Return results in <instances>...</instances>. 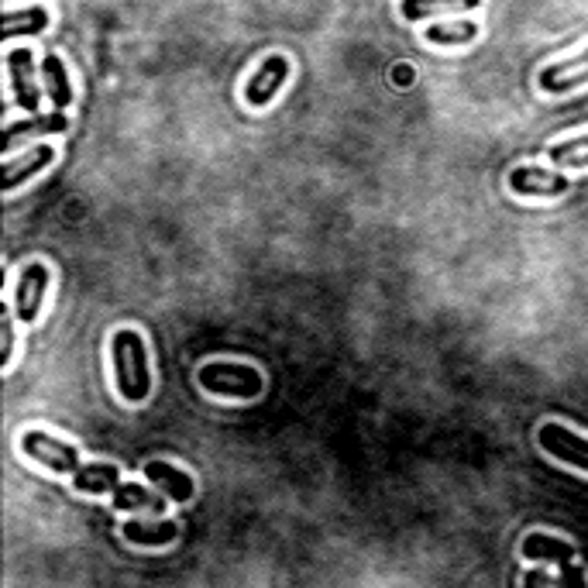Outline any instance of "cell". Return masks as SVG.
Instances as JSON below:
<instances>
[{
  "label": "cell",
  "instance_id": "14",
  "mask_svg": "<svg viewBox=\"0 0 588 588\" xmlns=\"http://www.w3.org/2000/svg\"><path fill=\"white\" fill-rule=\"evenodd\" d=\"M520 554H523V557L557 561L561 568L572 565V561H575V547H572L568 541H557V536H547V533H530V536H523Z\"/></svg>",
  "mask_w": 588,
  "mask_h": 588
},
{
  "label": "cell",
  "instance_id": "20",
  "mask_svg": "<svg viewBox=\"0 0 588 588\" xmlns=\"http://www.w3.org/2000/svg\"><path fill=\"white\" fill-rule=\"evenodd\" d=\"M551 162H557V166H588V135L565 138V142L551 145Z\"/></svg>",
  "mask_w": 588,
  "mask_h": 588
},
{
  "label": "cell",
  "instance_id": "23",
  "mask_svg": "<svg viewBox=\"0 0 588 588\" xmlns=\"http://www.w3.org/2000/svg\"><path fill=\"white\" fill-rule=\"evenodd\" d=\"M4 351H0V365H11V354H14V324H11V314H4Z\"/></svg>",
  "mask_w": 588,
  "mask_h": 588
},
{
  "label": "cell",
  "instance_id": "2",
  "mask_svg": "<svg viewBox=\"0 0 588 588\" xmlns=\"http://www.w3.org/2000/svg\"><path fill=\"white\" fill-rule=\"evenodd\" d=\"M196 378L203 389L224 399H255L265 389V378L251 365H238V362H211L200 369Z\"/></svg>",
  "mask_w": 588,
  "mask_h": 588
},
{
  "label": "cell",
  "instance_id": "16",
  "mask_svg": "<svg viewBox=\"0 0 588 588\" xmlns=\"http://www.w3.org/2000/svg\"><path fill=\"white\" fill-rule=\"evenodd\" d=\"M48 29V11L45 8H29V11H8L0 18V38L14 35H38Z\"/></svg>",
  "mask_w": 588,
  "mask_h": 588
},
{
  "label": "cell",
  "instance_id": "5",
  "mask_svg": "<svg viewBox=\"0 0 588 588\" xmlns=\"http://www.w3.org/2000/svg\"><path fill=\"white\" fill-rule=\"evenodd\" d=\"M536 441H541V448L551 457H557V462H565L578 472H588V438H578L575 430L561 423H544L541 433H536Z\"/></svg>",
  "mask_w": 588,
  "mask_h": 588
},
{
  "label": "cell",
  "instance_id": "8",
  "mask_svg": "<svg viewBox=\"0 0 588 588\" xmlns=\"http://www.w3.org/2000/svg\"><path fill=\"white\" fill-rule=\"evenodd\" d=\"M509 186L520 196H561L568 190V179L541 166H520L509 172Z\"/></svg>",
  "mask_w": 588,
  "mask_h": 588
},
{
  "label": "cell",
  "instance_id": "18",
  "mask_svg": "<svg viewBox=\"0 0 588 588\" xmlns=\"http://www.w3.org/2000/svg\"><path fill=\"white\" fill-rule=\"evenodd\" d=\"M114 509H151V513H162L166 496L148 493L145 485H138V482L117 485V489H114Z\"/></svg>",
  "mask_w": 588,
  "mask_h": 588
},
{
  "label": "cell",
  "instance_id": "9",
  "mask_svg": "<svg viewBox=\"0 0 588 588\" xmlns=\"http://www.w3.org/2000/svg\"><path fill=\"white\" fill-rule=\"evenodd\" d=\"M581 83H588V48H585L581 56L551 63V66L541 72V90H544V93H572V90L581 87Z\"/></svg>",
  "mask_w": 588,
  "mask_h": 588
},
{
  "label": "cell",
  "instance_id": "3",
  "mask_svg": "<svg viewBox=\"0 0 588 588\" xmlns=\"http://www.w3.org/2000/svg\"><path fill=\"white\" fill-rule=\"evenodd\" d=\"M21 451L35 457L38 465H45L48 472H59V475H76L83 465H80V451L72 444L53 438V433L45 430H24L21 433Z\"/></svg>",
  "mask_w": 588,
  "mask_h": 588
},
{
  "label": "cell",
  "instance_id": "19",
  "mask_svg": "<svg viewBox=\"0 0 588 588\" xmlns=\"http://www.w3.org/2000/svg\"><path fill=\"white\" fill-rule=\"evenodd\" d=\"M427 42L433 45H465L478 38V24L475 21H454V24H430L423 32Z\"/></svg>",
  "mask_w": 588,
  "mask_h": 588
},
{
  "label": "cell",
  "instance_id": "21",
  "mask_svg": "<svg viewBox=\"0 0 588 588\" xmlns=\"http://www.w3.org/2000/svg\"><path fill=\"white\" fill-rule=\"evenodd\" d=\"M478 0H465V4H403V14L417 21V18H430V14H444V11H472Z\"/></svg>",
  "mask_w": 588,
  "mask_h": 588
},
{
  "label": "cell",
  "instance_id": "11",
  "mask_svg": "<svg viewBox=\"0 0 588 588\" xmlns=\"http://www.w3.org/2000/svg\"><path fill=\"white\" fill-rule=\"evenodd\" d=\"M145 475L156 482L159 489L166 493V499H172V502H186L193 496V478L183 468L169 465V462H148Z\"/></svg>",
  "mask_w": 588,
  "mask_h": 588
},
{
  "label": "cell",
  "instance_id": "13",
  "mask_svg": "<svg viewBox=\"0 0 588 588\" xmlns=\"http://www.w3.org/2000/svg\"><path fill=\"white\" fill-rule=\"evenodd\" d=\"M121 530H124L127 541H132V544H142V547H162V544H172L176 536H179L176 520H156V523L127 520Z\"/></svg>",
  "mask_w": 588,
  "mask_h": 588
},
{
  "label": "cell",
  "instance_id": "10",
  "mask_svg": "<svg viewBox=\"0 0 588 588\" xmlns=\"http://www.w3.org/2000/svg\"><path fill=\"white\" fill-rule=\"evenodd\" d=\"M53 162H56V148H53V145H38V148H32L24 159L4 162V179H0V190L14 193L21 183H29L32 176H38L42 169H48Z\"/></svg>",
  "mask_w": 588,
  "mask_h": 588
},
{
  "label": "cell",
  "instance_id": "4",
  "mask_svg": "<svg viewBox=\"0 0 588 588\" xmlns=\"http://www.w3.org/2000/svg\"><path fill=\"white\" fill-rule=\"evenodd\" d=\"M48 283H53V272H48L45 262H32V265L21 269L18 293H14V314L21 317V324H35L38 320Z\"/></svg>",
  "mask_w": 588,
  "mask_h": 588
},
{
  "label": "cell",
  "instance_id": "7",
  "mask_svg": "<svg viewBox=\"0 0 588 588\" xmlns=\"http://www.w3.org/2000/svg\"><path fill=\"white\" fill-rule=\"evenodd\" d=\"M8 72H11V87H14V100L21 104V111H29L35 117L38 111V83H35V56L29 48H14L8 56Z\"/></svg>",
  "mask_w": 588,
  "mask_h": 588
},
{
  "label": "cell",
  "instance_id": "22",
  "mask_svg": "<svg viewBox=\"0 0 588 588\" xmlns=\"http://www.w3.org/2000/svg\"><path fill=\"white\" fill-rule=\"evenodd\" d=\"M523 588H557V578H551L547 568H533L523 575Z\"/></svg>",
  "mask_w": 588,
  "mask_h": 588
},
{
  "label": "cell",
  "instance_id": "17",
  "mask_svg": "<svg viewBox=\"0 0 588 588\" xmlns=\"http://www.w3.org/2000/svg\"><path fill=\"white\" fill-rule=\"evenodd\" d=\"M42 76H45V90L53 97L56 111H66L72 104V87H69V76L59 56H45L42 59Z\"/></svg>",
  "mask_w": 588,
  "mask_h": 588
},
{
  "label": "cell",
  "instance_id": "1",
  "mask_svg": "<svg viewBox=\"0 0 588 588\" xmlns=\"http://www.w3.org/2000/svg\"><path fill=\"white\" fill-rule=\"evenodd\" d=\"M111 358H114V375L117 389L127 403H145L151 393V372H148V351L138 330H114L111 338Z\"/></svg>",
  "mask_w": 588,
  "mask_h": 588
},
{
  "label": "cell",
  "instance_id": "12",
  "mask_svg": "<svg viewBox=\"0 0 588 588\" xmlns=\"http://www.w3.org/2000/svg\"><path fill=\"white\" fill-rule=\"evenodd\" d=\"M66 127H69V121H66L63 111H48V114L24 117V121L11 124L8 132H4V151H8L18 138H24V135H59V132H66Z\"/></svg>",
  "mask_w": 588,
  "mask_h": 588
},
{
  "label": "cell",
  "instance_id": "6",
  "mask_svg": "<svg viewBox=\"0 0 588 588\" xmlns=\"http://www.w3.org/2000/svg\"><path fill=\"white\" fill-rule=\"evenodd\" d=\"M290 76V59L286 56H269L259 69L251 72V80L245 83V100L251 108H265L269 100L283 90Z\"/></svg>",
  "mask_w": 588,
  "mask_h": 588
},
{
  "label": "cell",
  "instance_id": "15",
  "mask_svg": "<svg viewBox=\"0 0 588 588\" xmlns=\"http://www.w3.org/2000/svg\"><path fill=\"white\" fill-rule=\"evenodd\" d=\"M72 485H76V489H80V493H93V496L111 493V496H114V489L121 485V472H117L114 465H108V462L83 465L80 472L72 475Z\"/></svg>",
  "mask_w": 588,
  "mask_h": 588
}]
</instances>
